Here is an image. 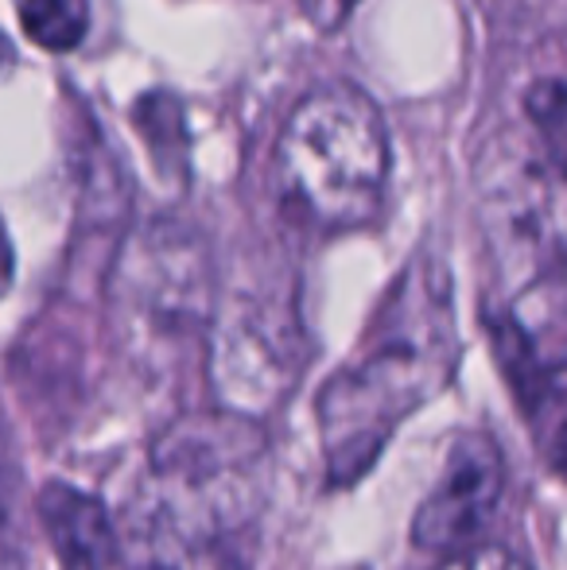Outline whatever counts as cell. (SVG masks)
Listing matches in <instances>:
<instances>
[{"instance_id":"1","label":"cell","mask_w":567,"mask_h":570,"mask_svg":"<svg viewBox=\"0 0 567 570\" xmlns=\"http://www.w3.org/2000/svg\"><path fill=\"white\" fill-rule=\"evenodd\" d=\"M459 365L451 272L417 253L370 318L362 345L319 389V435L331 485H354L393 431L451 384Z\"/></svg>"},{"instance_id":"2","label":"cell","mask_w":567,"mask_h":570,"mask_svg":"<svg viewBox=\"0 0 567 570\" xmlns=\"http://www.w3.org/2000/svg\"><path fill=\"white\" fill-rule=\"evenodd\" d=\"M389 179V132L354 86H326L295 106L276 140L281 210L315 233L358 229L378 214Z\"/></svg>"},{"instance_id":"3","label":"cell","mask_w":567,"mask_h":570,"mask_svg":"<svg viewBox=\"0 0 567 570\" xmlns=\"http://www.w3.org/2000/svg\"><path fill=\"white\" fill-rule=\"evenodd\" d=\"M268 439L257 420L195 412L156 435L144 470L140 512L151 535L214 540L245 524L265 497Z\"/></svg>"},{"instance_id":"4","label":"cell","mask_w":567,"mask_h":570,"mask_svg":"<svg viewBox=\"0 0 567 570\" xmlns=\"http://www.w3.org/2000/svg\"><path fill=\"white\" fill-rule=\"evenodd\" d=\"M214 264L203 233L156 218L125 240L109 279V331L144 376H164L214 331Z\"/></svg>"},{"instance_id":"5","label":"cell","mask_w":567,"mask_h":570,"mask_svg":"<svg viewBox=\"0 0 567 570\" xmlns=\"http://www.w3.org/2000/svg\"><path fill=\"white\" fill-rule=\"evenodd\" d=\"M478 214L498 276L514 299L567 287V175L521 125L493 136L478 156Z\"/></svg>"},{"instance_id":"6","label":"cell","mask_w":567,"mask_h":570,"mask_svg":"<svg viewBox=\"0 0 567 570\" xmlns=\"http://www.w3.org/2000/svg\"><path fill=\"white\" fill-rule=\"evenodd\" d=\"M295 299L281 287H234L211 331V384L218 404L245 420L273 412L307 365Z\"/></svg>"},{"instance_id":"7","label":"cell","mask_w":567,"mask_h":570,"mask_svg":"<svg viewBox=\"0 0 567 570\" xmlns=\"http://www.w3.org/2000/svg\"><path fill=\"white\" fill-rule=\"evenodd\" d=\"M506 489V462L490 435H459L447 451L443 473L412 520V543L424 551H467L493 520Z\"/></svg>"},{"instance_id":"8","label":"cell","mask_w":567,"mask_h":570,"mask_svg":"<svg viewBox=\"0 0 567 570\" xmlns=\"http://www.w3.org/2000/svg\"><path fill=\"white\" fill-rule=\"evenodd\" d=\"M493 342L537 431V446H545L548 462L567 478V350L540 353L532 334L514 315L493 323Z\"/></svg>"},{"instance_id":"9","label":"cell","mask_w":567,"mask_h":570,"mask_svg":"<svg viewBox=\"0 0 567 570\" xmlns=\"http://www.w3.org/2000/svg\"><path fill=\"white\" fill-rule=\"evenodd\" d=\"M36 517L51 548L59 551L62 570H114L117 567V528L98 497L47 481L36 497Z\"/></svg>"},{"instance_id":"10","label":"cell","mask_w":567,"mask_h":570,"mask_svg":"<svg viewBox=\"0 0 567 570\" xmlns=\"http://www.w3.org/2000/svg\"><path fill=\"white\" fill-rule=\"evenodd\" d=\"M133 120L148 140V151L156 156L159 171H187V125H183V106L175 94H144L137 109H133Z\"/></svg>"},{"instance_id":"11","label":"cell","mask_w":567,"mask_h":570,"mask_svg":"<svg viewBox=\"0 0 567 570\" xmlns=\"http://www.w3.org/2000/svg\"><path fill=\"white\" fill-rule=\"evenodd\" d=\"M521 128L548 159L567 175V82H532L521 101Z\"/></svg>"},{"instance_id":"12","label":"cell","mask_w":567,"mask_h":570,"mask_svg":"<svg viewBox=\"0 0 567 570\" xmlns=\"http://www.w3.org/2000/svg\"><path fill=\"white\" fill-rule=\"evenodd\" d=\"M16 16H20V28L28 31L31 43L55 55L75 51L90 28L86 0H16Z\"/></svg>"},{"instance_id":"13","label":"cell","mask_w":567,"mask_h":570,"mask_svg":"<svg viewBox=\"0 0 567 570\" xmlns=\"http://www.w3.org/2000/svg\"><path fill=\"white\" fill-rule=\"evenodd\" d=\"M0 570H28V512L23 478L8 439L0 435Z\"/></svg>"},{"instance_id":"14","label":"cell","mask_w":567,"mask_h":570,"mask_svg":"<svg viewBox=\"0 0 567 570\" xmlns=\"http://www.w3.org/2000/svg\"><path fill=\"white\" fill-rule=\"evenodd\" d=\"M133 570H237L234 556L214 540L151 535V551Z\"/></svg>"},{"instance_id":"15","label":"cell","mask_w":567,"mask_h":570,"mask_svg":"<svg viewBox=\"0 0 567 570\" xmlns=\"http://www.w3.org/2000/svg\"><path fill=\"white\" fill-rule=\"evenodd\" d=\"M436 570H529V567L501 548H470V551H459L454 559H447V563Z\"/></svg>"},{"instance_id":"16","label":"cell","mask_w":567,"mask_h":570,"mask_svg":"<svg viewBox=\"0 0 567 570\" xmlns=\"http://www.w3.org/2000/svg\"><path fill=\"white\" fill-rule=\"evenodd\" d=\"M358 0H300L303 16L315 23L319 31H334L346 23V16L354 12Z\"/></svg>"},{"instance_id":"17","label":"cell","mask_w":567,"mask_h":570,"mask_svg":"<svg viewBox=\"0 0 567 570\" xmlns=\"http://www.w3.org/2000/svg\"><path fill=\"white\" fill-rule=\"evenodd\" d=\"M12 272H16L12 240H8V229H4V222H0V295L12 287Z\"/></svg>"},{"instance_id":"18","label":"cell","mask_w":567,"mask_h":570,"mask_svg":"<svg viewBox=\"0 0 567 570\" xmlns=\"http://www.w3.org/2000/svg\"><path fill=\"white\" fill-rule=\"evenodd\" d=\"M12 62H16V51H12V43H8L4 36H0V78L12 70Z\"/></svg>"}]
</instances>
